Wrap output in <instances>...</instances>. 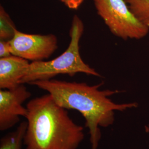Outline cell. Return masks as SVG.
<instances>
[{
  "label": "cell",
  "instance_id": "cell-7",
  "mask_svg": "<svg viewBox=\"0 0 149 149\" xmlns=\"http://www.w3.org/2000/svg\"><path fill=\"white\" fill-rule=\"evenodd\" d=\"M29 64L28 60L13 55L0 58V88L11 89L21 85Z\"/></svg>",
  "mask_w": 149,
  "mask_h": 149
},
{
  "label": "cell",
  "instance_id": "cell-12",
  "mask_svg": "<svg viewBox=\"0 0 149 149\" xmlns=\"http://www.w3.org/2000/svg\"><path fill=\"white\" fill-rule=\"evenodd\" d=\"M70 9L77 10L84 0H60Z\"/></svg>",
  "mask_w": 149,
  "mask_h": 149
},
{
  "label": "cell",
  "instance_id": "cell-13",
  "mask_svg": "<svg viewBox=\"0 0 149 149\" xmlns=\"http://www.w3.org/2000/svg\"><path fill=\"white\" fill-rule=\"evenodd\" d=\"M148 26L149 27V22L148 23Z\"/></svg>",
  "mask_w": 149,
  "mask_h": 149
},
{
  "label": "cell",
  "instance_id": "cell-10",
  "mask_svg": "<svg viewBox=\"0 0 149 149\" xmlns=\"http://www.w3.org/2000/svg\"><path fill=\"white\" fill-rule=\"evenodd\" d=\"M125 1L135 16L148 26L149 22V0H125Z\"/></svg>",
  "mask_w": 149,
  "mask_h": 149
},
{
  "label": "cell",
  "instance_id": "cell-5",
  "mask_svg": "<svg viewBox=\"0 0 149 149\" xmlns=\"http://www.w3.org/2000/svg\"><path fill=\"white\" fill-rule=\"evenodd\" d=\"M12 55L31 61H44L58 48V39L53 34H27L16 31L10 40Z\"/></svg>",
  "mask_w": 149,
  "mask_h": 149
},
{
  "label": "cell",
  "instance_id": "cell-6",
  "mask_svg": "<svg viewBox=\"0 0 149 149\" xmlns=\"http://www.w3.org/2000/svg\"><path fill=\"white\" fill-rule=\"evenodd\" d=\"M31 96L24 84L11 89L0 90V130L12 128L20 121V118H26L27 108L23 103Z\"/></svg>",
  "mask_w": 149,
  "mask_h": 149
},
{
  "label": "cell",
  "instance_id": "cell-8",
  "mask_svg": "<svg viewBox=\"0 0 149 149\" xmlns=\"http://www.w3.org/2000/svg\"><path fill=\"white\" fill-rule=\"evenodd\" d=\"M27 127V121L22 122L15 130L3 136L0 140V149H22Z\"/></svg>",
  "mask_w": 149,
  "mask_h": 149
},
{
  "label": "cell",
  "instance_id": "cell-9",
  "mask_svg": "<svg viewBox=\"0 0 149 149\" xmlns=\"http://www.w3.org/2000/svg\"><path fill=\"white\" fill-rule=\"evenodd\" d=\"M15 23L2 6L0 7V40L10 41L17 31Z\"/></svg>",
  "mask_w": 149,
  "mask_h": 149
},
{
  "label": "cell",
  "instance_id": "cell-11",
  "mask_svg": "<svg viewBox=\"0 0 149 149\" xmlns=\"http://www.w3.org/2000/svg\"><path fill=\"white\" fill-rule=\"evenodd\" d=\"M12 55L10 41L0 40V58L8 57Z\"/></svg>",
  "mask_w": 149,
  "mask_h": 149
},
{
  "label": "cell",
  "instance_id": "cell-1",
  "mask_svg": "<svg viewBox=\"0 0 149 149\" xmlns=\"http://www.w3.org/2000/svg\"><path fill=\"white\" fill-rule=\"evenodd\" d=\"M103 82L90 86L85 82L50 79L37 81L30 85L48 92L60 106L80 112L88 129L91 149H98L101 139L100 127L107 128L114 122V112L137 107L135 102L117 104L109 97L118 90H100Z\"/></svg>",
  "mask_w": 149,
  "mask_h": 149
},
{
  "label": "cell",
  "instance_id": "cell-4",
  "mask_svg": "<svg viewBox=\"0 0 149 149\" xmlns=\"http://www.w3.org/2000/svg\"><path fill=\"white\" fill-rule=\"evenodd\" d=\"M93 1L98 15L116 37L140 39L149 33V27L135 16L125 0Z\"/></svg>",
  "mask_w": 149,
  "mask_h": 149
},
{
  "label": "cell",
  "instance_id": "cell-3",
  "mask_svg": "<svg viewBox=\"0 0 149 149\" xmlns=\"http://www.w3.org/2000/svg\"><path fill=\"white\" fill-rule=\"evenodd\" d=\"M84 31V25L77 15L72 18L70 32V42L67 49L59 56L50 61L31 63L21 80V84L52 79L58 74L73 76L77 73L101 77L93 68L86 64L80 53V41Z\"/></svg>",
  "mask_w": 149,
  "mask_h": 149
},
{
  "label": "cell",
  "instance_id": "cell-2",
  "mask_svg": "<svg viewBox=\"0 0 149 149\" xmlns=\"http://www.w3.org/2000/svg\"><path fill=\"white\" fill-rule=\"evenodd\" d=\"M26 149H77L85 138L84 129L70 118L48 93L27 103Z\"/></svg>",
  "mask_w": 149,
  "mask_h": 149
}]
</instances>
